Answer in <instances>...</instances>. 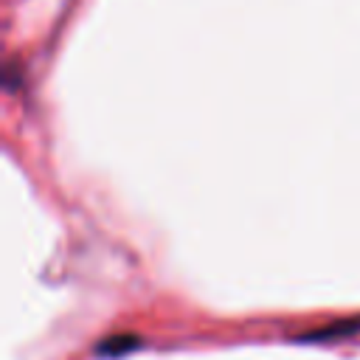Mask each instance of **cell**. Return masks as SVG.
Listing matches in <instances>:
<instances>
[{
	"mask_svg": "<svg viewBox=\"0 0 360 360\" xmlns=\"http://www.w3.org/2000/svg\"><path fill=\"white\" fill-rule=\"evenodd\" d=\"M135 346H138V338H129V335H124V338H110V340L98 343V354H104V357H110V354H124V352H129V349H135Z\"/></svg>",
	"mask_w": 360,
	"mask_h": 360,
	"instance_id": "obj_1",
	"label": "cell"
}]
</instances>
